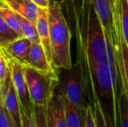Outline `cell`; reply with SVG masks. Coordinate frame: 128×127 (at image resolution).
I'll list each match as a JSON object with an SVG mask.
<instances>
[{
  "instance_id": "obj_27",
  "label": "cell",
  "mask_w": 128,
  "mask_h": 127,
  "mask_svg": "<svg viewBox=\"0 0 128 127\" xmlns=\"http://www.w3.org/2000/svg\"><path fill=\"white\" fill-rule=\"evenodd\" d=\"M10 118V117H9ZM17 127L16 126V124H14V122L12 121V119L10 118H9V127Z\"/></svg>"
},
{
  "instance_id": "obj_22",
  "label": "cell",
  "mask_w": 128,
  "mask_h": 127,
  "mask_svg": "<svg viewBox=\"0 0 128 127\" xmlns=\"http://www.w3.org/2000/svg\"><path fill=\"white\" fill-rule=\"evenodd\" d=\"M8 72V67L7 59L3 50L0 46V82L1 83L4 79Z\"/></svg>"
},
{
  "instance_id": "obj_8",
  "label": "cell",
  "mask_w": 128,
  "mask_h": 127,
  "mask_svg": "<svg viewBox=\"0 0 128 127\" xmlns=\"http://www.w3.org/2000/svg\"><path fill=\"white\" fill-rule=\"evenodd\" d=\"M2 84V102L9 115L17 127H22L20 102L12 82L10 73L8 70Z\"/></svg>"
},
{
  "instance_id": "obj_17",
  "label": "cell",
  "mask_w": 128,
  "mask_h": 127,
  "mask_svg": "<svg viewBox=\"0 0 128 127\" xmlns=\"http://www.w3.org/2000/svg\"><path fill=\"white\" fill-rule=\"evenodd\" d=\"M119 127H128V97L124 91H121L118 97Z\"/></svg>"
},
{
  "instance_id": "obj_19",
  "label": "cell",
  "mask_w": 128,
  "mask_h": 127,
  "mask_svg": "<svg viewBox=\"0 0 128 127\" xmlns=\"http://www.w3.org/2000/svg\"><path fill=\"white\" fill-rule=\"evenodd\" d=\"M46 107L47 105L45 106H33V110H34L37 127H46Z\"/></svg>"
},
{
  "instance_id": "obj_18",
  "label": "cell",
  "mask_w": 128,
  "mask_h": 127,
  "mask_svg": "<svg viewBox=\"0 0 128 127\" xmlns=\"http://www.w3.org/2000/svg\"><path fill=\"white\" fill-rule=\"evenodd\" d=\"M19 37L22 36L19 35L16 31L10 28L0 15V46L5 45L7 43Z\"/></svg>"
},
{
  "instance_id": "obj_4",
  "label": "cell",
  "mask_w": 128,
  "mask_h": 127,
  "mask_svg": "<svg viewBox=\"0 0 128 127\" xmlns=\"http://www.w3.org/2000/svg\"><path fill=\"white\" fill-rule=\"evenodd\" d=\"M22 66L23 75L32 106H46L55 92L58 79L42 73L28 66Z\"/></svg>"
},
{
  "instance_id": "obj_2",
  "label": "cell",
  "mask_w": 128,
  "mask_h": 127,
  "mask_svg": "<svg viewBox=\"0 0 128 127\" xmlns=\"http://www.w3.org/2000/svg\"><path fill=\"white\" fill-rule=\"evenodd\" d=\"M47 19L53 64L57 69H70L73 65L70 55L72 35L59 1L50 0Z\"/></svg>"
},
{
  "instance_id": "obj_7",
  "label": "cell",
  "mask_w": 128,
  "mask_h": 127,
  "mask_svg": "<svg viewBox=\"0 0 128 127\" xmlns=\"http://www.w3.org/2000/svg\"><path fill=\"white\" fill-rule=\"evenodd\" d=\"M22 65L28 66L42 73L58 79L59 70L53 67L49 62L40 43H32Z\"/></svg>"
},
{
  "instance_id": "obj_3",
  "label": "cell",
  "mask_w": 128,
  "mask_h": 127,
  "mask_svg": "<svg viewBox=\"0 0 128 127\" xmlns=\"http://www.w3.org/2000/svg\"><path fill=\"white\" fill-rule=\"evenodd\" d=\"M56 91L68 101L81 109L89 106L82 76L76 64H74L70 69H60Z\"/></svg>"
},
{
  "instance_id": "obj_16",
  "label": "cell",
  "mask_w": 128,
  "mask_h": 127,
  "mask_svg": "<svg viewBox=\"0 0 128 127\" xmlns=\"http://www.w3.org/2000/svg\"><path fill=\"white\" fill-rule=\"evenodd\" d=\"M0 15L6 22V23L10 26V28L16 31L19 35L22 36L20 22L15 12H14L12 10L4 5L0 7Z\"/></svg>"
},
{
  "instance_id": "obj_23",
  "label": "cell",
  "mask_w": 128,
  "mask_h": 127,
  "mask_svg": "<svg viewBox=\"0 0 128 127\" xmlns=\"http://www.w3.org/2000/svg\"><path fill=\"white\" fill-rule=\"evenodd\" d=\"M20 117L22 127H37L34 112L31 116H28L26 114L24 113V112L22 109H20Z\"/></svg>"
},
{
  "instance_id": "obj_21",
  "label": "cell",
  "mask_w": 128,
  "mask_h": 127,
  "mask_svg": "<svg viewBox=\"0 0 128 127\" xmlns=\"http://www.w3.org/2000/svg\"><path fill=\"white\" fill-rule=\"evenodd\" d=\"M82 127H97L92 108L88 106L84 109V118Z\"/></svg>"
},
{
  "instance_id": "obj_26",
  "label": "cell",
  "mask_w": 128,
  "mask_h": 127,
  "mask_svg": "<svg viewBox=\"0 0 128 127\" xmlns=\"http://www.w3.org/2000/svg\"><path fill=\"white\" fill-rule=\"evenodd\" d=\"M39 8L48 9L50 5V0H32Z\"/></svg>"
},
{
  "instance_id": "obj_20",
  "label": "cell",
  "mask_w": 128,
  "mask_h": 127,
  "mask_svg": "<svg viewBox=\"0 0 128 127\" xmlns=\"http://www.w3.org/2000/svg\"><path fill=\"white\" fill-rule=\"evenodd\" d=\"M91 107L92 108L93 112H94L97 127H106V121H105L104 115L102 113L99 102H98L97 98H95L94 100Z\"/></svg>"
},
{
  "instance_id": "obj_24",
  "label": "cell",
  "mask_w": 128,
  "mask_h": 127,
  "mask_svg": "<svg viewBox=\"0 0 128 127\" xmlns=\"http://www.w3.org/2000/svg\"><path fill=\"white\" fill-rule=\"evenodd\" d=\"M9 115L2 100L0 103V127H9Z\"/></svg>"
},
{
  "instance_id": "obj_12",
  "label": "cell",
  "mask_w": 128,
  "mask_h": 127,
  "mask_svg": "<svg viewBox=\"0 0 128 127\" xmlns=\"http://www.w3.org/2000/svg\"><path fill=\"white\" fill-rule=\"evenodd\" d=\"M55 121L57 127H68L65 112L64 97L55 90V92L50 100Z\"/></svg>"
},
{
  "instance_id": "obj_28",
  "label": "cell",
  "mask_w": 128,
  "mask_h": 127,
  "mask_svg": "<svg viewBox=\"0 0 128 127\" xmlns=\"http://www.w3.org/2000/svg\"><path fill=\"white\" fill-rule=\"evenodd\" d=\"M2 100V84L0 82V103Z\"/></svg>"
},
{
  "instance_id": "obj_10",
  "label": "cell",
  "mask_w": 128,
  "mask_h": 127,
  "mask_svg": "<svg viewBox=\"0 0 128 127\" xmlns=\"http://www.w3.org/2000/svg\"><path fill=\"white\" fill-rule=\"evenodd\" d=\"M32 44L28 39L22 36L7 43L1 48L6 58L14 59L22 64Z\"/></svg>"
},
{
  "instance_id": "obj_15",
  "label": "cell",
  "mask_w": 128,
  "mask_h": 127,
  "mask_svg": "<svg viewBox=\"0 0 128 127\" xmlns=\"http://www.w3.org/2000/svg\"><path fill=\"white\" fill-rule=\"evenodd\" d=\"M117 15L128 46V0H116Z\"/></svg>"
},
{
  "instance_id": "obj_11",
  "label": "cell",
  "mask_w": 128,
  "mask_h": 127,
  "mask_svg": "<svg viewBox=\"0 0 128 127\" xmlns=\"http://www.w3.org/2000/svg\"><path fill=\"white\" fill-rule=\"evenodd\" d=\"M5 6L35 25L39 7L32 0H3Z\"/></svg>"
},
{
  "instance_id": "obj_9",
  "label": "cell",
  "mask_w": 128,
  "mask_h": 127,
  "mask_svg": "<svg viewBox=\"0 0 128 127\" xmlns=\"http://www.w3.org/2000/svg\"><path fill=\"white\" fill-rule=\"evenodd\" d=\"M47 16H48V9L39 8L38 15L37 17L35 25H36L38 37L40 39V43L41 44V46L45 52L46 56L49 62L50 63V64L53 67L56 68L53 64L52 58ZM58 70H59V69H58Z\"/></svg>"
},
{
  "instance_id": "obj_13",
  "label": "cell",
  "mask_w": 128,
  "mask_h": 127,
  "mask_svg": "<svg viewBox=\"0 0 128 127\" xmlns=\"http://www.w3.org/2000/svg\"><path fill=\"white\" fill-rule=\"evenodd\" d=\"M84 109L72 104L64 99V112L68 127H82Z\"/></svg>"
},
{
  "instance_id": "obj_25",
  "label": "cell",
  "mask_w": 128,
  "mask_h": 127,
  "mask_svg": "<svg viewBox=\"0 0 128 127\" xmlns=\"http://www.w3.org/2000/svg\"><path fill=\"white\" fill-rule=\"evenodd\" d=\"M46 127H57L55 121V118L53 115V111L50 101L47 104L46 107Z\"/></svg>"
},
{
  "instance_id": "obj_5",
  "label": "cell",
  "mask_w": 128,
  "mask_h": 127,
  "mask_svg": "<svg viewBox=\"0 0 128 127\" xmlns=\"http://www.w3.org/2000/svg\"><path fill=\"white\" fill-rule=\"evenodd\" d=\"M6 59L12 82L20 102V109L28 116H31L34 110L23 75V66L14 59L9 58H6Z\"/></svg>"
},
{
  "instance_id": "obj_14",
  "label": "cell",
  "mask_w": 128,
  "mask_h": 127,
  "mask_svg": "<svg viewBox=\"0 0 128 127\" xmlns=\"http://www.w3.org/2000/svg\"><path fill=\"white\" fill-rule=\"evenodd\" d=\"M15 13L19 20L22 36L28 39L32 43H40V39L38 37L36 25L24 16L18 14L16 12Z\"/></svg>"
},
{
  "instance_id": "obj_6",
  "label": "cell",
  "mask_w": 128,
  "mask_h": 127,
  "mask_svg": "<svg viewBox=\"0 0 128 127\" xmlns=\"http://www.w3.org/2000/svg\"><path fill=\"white\" fill-rule=\"evenodd\" d=\"M98 16L104 27V32L109 38L113 51L119 43L116 32V0H92Z\"/></svg>"
},
{
  "instance_id": "obj_29",
  "label": "cell",
  "mask_w": 128,
  "mask_h": 127,
  "mask_svg": "<svg viewBox=\"0 0 128 127\" xmlns=\"http://www.w3.org/2000/svg\"><path fill=\"white\" fill-rule=\"evenodd\" d=\"M2 6H4L3 0H0V7H2Z\"/></svg>"
},
{
  "instance_id": "obj_1",
  "label": "cell",
  "mask_w": 128,
  "mask_h": 127,
  "mask_svg": "<svg viewBox=\"0 0 128 127\" xmlns=\"http://www.w3.org/2000/svg\"><path fill=\"white\" fill-rule=\"evenodd\" d=\"M62 11L76 41L78 66L91 106L98 99L106 127H119L118 97L108 58L106 37L92 0H62Z\"/></svg>"
}]
</instances>
